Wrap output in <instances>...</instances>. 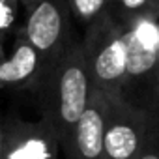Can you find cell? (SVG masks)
Wrapping results in <instances>:
<instances>
[{"label": "cell", "instance_id": "obj_6", "mask_svg": "<svg viewBox=\"0 0 159 159\" xmlns=\"http://www.w3.org/2000/svg\"><path fill=\"white\" fill-rule=\"evenodd\" d=\"M60 140L43 120L10 116L4 120L2 159H60Z\"/></svg>", "mask_w": 159, "mask_h": 159}, {"label": "cell", "instance_id": "obj_1", "mask_svg": "<svg viewBox=\"0 0 159 159\" xmlns=\"http://www.w3.org/2000/svg\"><path fill=\"white\" fill-rule=\"evenodd\" d=\"M92 90L81 38L75 36L64 52L47 67L36 92L41 118L54 129L60 148L83 116Z\"/></svg>", "mask_w": 159, "mask_h": 159}, {"label": "cell", "instance_id": "obj_9", "mask_svg": "<svg viewBox=\"0 0 159 159\" xmlns=\"http://www.w3.org/2000/svg\"><path fill=\"white\" fill-rule=\"evenodd\" d=\"M107 11L122 28H129L137 19L146 17L148 0H109Z\"/></svg>", "mask_w": 159, "mask_h": 159}, {"label": "cell", "instance_id": "obj_7", "mask_svg": "<svg viewBox=\"0 0 159 159\" xmlns=\"http://www.w3.org/2000/svg\"><path fill=\"white\" fill-rule=\"evenodd\" d=\"M45 71V60L17 28L10 47L0 54V90L30 92L36 96Z\"/></svg>", "mask_w": 159, "mask_h": 159}, {"label": "cell", "instance_id": "obj_13", "mask_svg": "<svg viewBox=\"0 0 159 159\" xmlns=\"http://www.w3.org/2000/svg\"><path fill=\"white\" fill-rule=\"evenodd\" d=\"M146 17L157 19V21H159V0H148V11H146Z\"/></svg>", "mask_w": 159, "mask_h": 159}, {"label": "cell", "instance_id": "obj_8", "mask_svg": "<svg viewBox=\"0 0 159 159\" xmlns=\"http://www.w3.org/2000/svg\"><path fill=\"white\" fill-rule=\"evenodd\" d=\"M105 94L92 90L90 101L69 137L62 144L66 159H107L103 144L105 125Z\"/></svg>", "mask_w": 159, "mask_h": 159}, {"label": "cell", "instance_id": "obj_3", "mask_svg": "<svg viewBox=\"0 0 159 159\" xmlns=\"http://www.w3.org/2000/svg\"><path fill=\"white\" fill-rule=\"evenodd\" d=\"M81 47L92 88L118 98L125 73V34L105 10L84 26Z\"/></svg>", "mask_w": 159, "mask_h": 159}, {"label": "cell", "instance_id": "obj_4", "mask_svg": "<svg viewBox=\"0 0 159 159\" xmlns=\"http://www.w3.org/2000/svg\"><path fill=\"white\" fill-rule=\"evenodd\" d=\"M19 30L39 52L47 67L77 36L67 0H38L30 10L23 11Z\"/></svg>", "mask_w": 159, "mask_h": 159}, {"label": "cell", "instance_id": "obj_11", "mask_svg": "<svg viewBox=\"0 0 159 159\" xmlns=\"http://www.w3.org/2000/svg\"><path fill=\"white\" fill-rule=\"evenodd\" d=\"M137 159H159V105L148 111V125Z\"/></svg>", "mask_w": 159, "mask_h": 159}, {"label": "cell", "instance_id": "obj_12", "mask_svg": "<svg viewBox=\"0 0 159 159\" xmlns=\"http://www.w3.org/2000/svg\"><path fill=\"white\" fill-rule=\"evenodd\" d=\"M107 4L109 0H67L71 19L83 26L90 25L98 15H101L107 10Z\"/></svg>", "mask_w": 159, "mask_h": 159}, {"label": "cell", "instance_id": "obj_14", "mask_svg": "<svg viewBox=\"0 0 159 159\" xmlns=\"http://www.w3.org/2000/svg\"><path fill=\"white\" fill-rule=\"evenodd\" d=\"M19 2V8H21V11H26V10H30L38 0H17Z\"/></svg>", "mask_w": 159, "mask_h": 159}, {"label": "cell", "instance_id": "obj_2", "mask_svg": "<svg viewBox=\"0 0 159 159\" xmlns=\"http://www.w3.org/2000/svg\"><path fill=\"white\" fill-rule=\"evenodd\" d=\"M125 34V73L118 99L139 111L159 105V21L137 19Z\"/></svg>", "mask_w": 159, "mask_h": 159}, {"label": "cell", "instance_id": "obj_10", "mask_svg": "<svg viewBox=\"0 0 159 159\" xmlns=\"http://www.w3.org/2000/svg\"><path fill=\"white\" fill-rule=\"evenodd\" d=\"M21 17L23 11L17 0H0V54L6 51L8 41H11L13 34L17 32Z\"/></svg>", "mask_w": 159, "mask_h": 159}, {"label": "cell", "instance_id": "obj_5", "mask_svg": "<svg viewBox=\"0 0 159 159\" xmlns=\"http://www.w3.org/2000/svg\"><path fill=\"white\" fill-rule=\"evenodd\" d=\"M105 99L103 144L107 159H137L148 125V112L112 96H105Z\"/></svg>", "mask_w": 159, "mask_h": 159}, {"label": "cell", "instance_id": "obj_15", "mask_svg": "<svg viewBox=\"0 0 159 159\" xmlns=\"http://www.w3.org/2000/svg\"><path fill=\"white\" fill-rule=\"evenodd\" d=\"M2 148H4V120L0 118V159H2Z\"/></svg>", "mask_w": 159, "mask_h": 159}]
</instances>
